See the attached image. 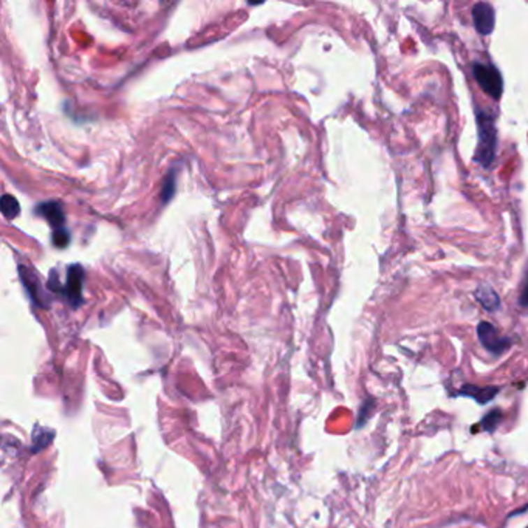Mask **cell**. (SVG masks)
Listing matches in <instances>:
<instances>
[{"label":"cell","instance_id":"13","mask_svg":"<svg viewBox=\"0 0 528 528\" xmlns=\"http://www.w3.org/2000/svg\"><path fill=\"white\" fill-rule=\"evenodd\" d=\"M53 244L58 248H66L70 244V233L66 228H59V230L53 231Z\"/></svg>","mask_w":528,"mask_h":528},{"label":"cell","instance_id":"11","mask_svg":"<svg viewBox=\"0 0 528 528\" xmlns=\"http://www.w3.org/2000/svg\"><path fill=\"white\" fill-rule=\"evenodd\" d=\"M501 420H502V412L499 409H493L483 417V420L481 422V430L487 432H493L499 426V423H501Z\"/></svg>","mask_w":528,"mask_h":528},{"label":"cell","instance_id":"15","mask_svg":"<svg viewBox=\"0 0 528 528\" xmlns=\"http://www.w3.org/2000/svg\"><path fill=\"white\" fill-rule=\"evenodd\" d=\"M374 403L372 402H367V403H364L362 404V408H361V412H360V416H361V420H360V422H358V426H361V423L364 422V420H366L367 417H369V413H370V409H374Z\"/></svg>","mask_w":528,"mask_h":528},{"label":"cell","instance_id":"4","mask_svg":"<svg viewBox=\"0 0 528 528\" xmlns=\"http://www.w3.org/2000/svg\"><path fill=\"white\" fill-rule=\"evenodd\" d=\"M84 268L81 265H71L67 271V281L64 285L62 293L67 298L71 307H80L82 304V284H84Z\"/></svg>","mask_w":528,"mask_h":528},{"label":"cell","instance_id":"3","mask_svg":"<svg viewBox=\"0 0 528 528\" xmlns=\"http://www.w3.org/2000/svg\"><path fill=\"white\" fill-rule=\"evenodd\" d=\"M477 337L481 339V344L487 349L488 352L494 355H501L505 351H508L513 344V341L510 338L501 337V335L497 333L496 327L487 323V321H482V323L477 325Z\"/></svg>","mask_w":528,"mask_h":528},{"label":"cell","instance_id":"5","mask_svg":"<svg viewBox=\"0 0 528 528\" xmlns=\"http://www.w3.org/2000/svg\"><path fill=\"white\" fill-rule=\"evenodd\" d=\"M473 24L477 33L482 36H488L493 33L496 24V13L490 3L479 2L473 6Z\"/></svg>","mask_w":528,"mask_h":528},{"label":"cell","instance_id":"14","mask_svg":"<svg viewBox=\"0 0 528 528\" xmlns=\"http://www.w3.org/2000/svg\"><path fill=\"white\" fill-rule=\"evenodd\" d=\"M519 304L524 307V309H528V273L525 276L524 281V287L522 291H520V298H519Z\"/></svg>","mask_w":528,"mask_h":528},{"label":"cell","instance_id":"8","mask_svg":"<svg viewBox=\"0 0 528 528\" xmlns=\"http://www.w3.org/2000/svg\"><path fill=\"white\" fill-rule=\"evenodd\" d=\"M36 214L44 217L47 222L52 223L56 230L64 228V222H66V216H64L62 206L59 202H45L38 205L36 208Z\"/></svg>","mask_w":528,"mask_h":528},{"label":"cell","instance_id":"1","mask_svg":"<svg viewBox=\"0 0 528 528\" xmlns=\"http://www.w3.org/2000/svg\"><path fill=\"white\" fill-rule=\"evenodd\" d=\"M477 119V149L476 161L485 169H488L496 159L497 149V129L493 113L488 110L476 112Z\"/></svg>","mask_w":528,"mask_h":528},{"label":"cell","instance_id":"12","mask_svg":"<svg viewBox=\"0 0 528 528\" xmlns=\"http://www.w3.org/2000/svg\"><path fill=\"white\" fill-rule=\"evenodd\" d=\"M175 173H169V175L165 178V183H163V191H161V198L163 202L168 203L169 198L174 196L175 192Z\"/></svg>","mask_w":528,"mask_h":528},{"label":"cell","instance_id":"7","mask_svg":"<svg viewBox=\"0 0 528 528\" xmlns=\"http://www.w3.org/2000/svg\"><path fill=\"white\" fill-rule=\"evenodd\" d=\"M499 390H501V388H497V386L482 388V386H474V384H465V386H462L459 389V392L455 395L473 398L479 404H487L499 394Z\"/></svg>","mask_w":528,"mask_h":528},{"label":"cell","instance_id":"2","mask_svg":"<svg viewBox=\"0 0 528 528\" xmlns=\"http://www.w3.org/2000/svg\"><path fill=\"white\" fill-rule=\"evenodd\" d=\"M473 75L481 89L493 99H501L504 91V80L501 71H499L493 64H482L474 62Z\"/></svg>","mask_w":528,"mask_h":528},{"label":"cell","instance_id":"6","mask_svg":"<svg viewBox=\"0 0 528 528\" xmlns=\"http://www.w3.org/2000/svg\"><path fill=\"white\" fill-rule=\"evenodd\" d=\"M19 276H20V279H22L27 291L33 298V301L41 307H48V304L45 302V299H47L45 290H44V287H42L39 277L34 274V271H31L28 267L20 265L19 267Z\"/></svg>","mask_w":528,"mask_h":528},{"label":"cell","instance_id":"9","mask_svg":"<svg viewBox=\"0 0 528 528\" xmlns=\"http://www.w3.org/2000/svg\"><path fill=\"white\" fill-rule=\"evenodd\" d=\"M476 299L487 311H496L501 309V299H499L496 291L488 287V285H481L476 290Z\"/></svg>","mask_w":528,"mask_h":528},{"label":"cell","instance_id":"10","mask_svg":"<svg viewBox=\"0 0 528 528\" xmlns=\"http://www.w3.org/2000/svg\"><path fill=\"white\" fill-rule=\"evenodd\" d=\"M20 211V205L17 202V198H14L13 196L5 194L2 198V212L6 219H14L19 216Z\"/></svg>","mask_w":528,"mask_h":528}]
</instances>
